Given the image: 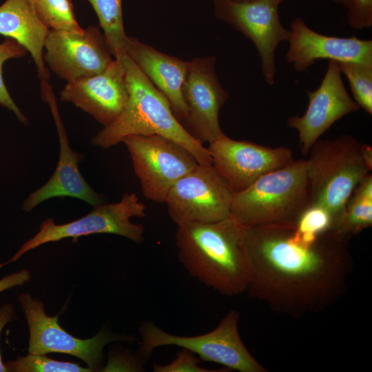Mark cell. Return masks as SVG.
<instances>
[{
    "mask_svg": "<svg viewBox=\"0 0 372 372\" xmlns=\"http://www.w3.org/2000/svg\"><path fill=\"white\" fill-rule=\"evenodd\" d=\"M233 194L212 163H198L173 185L165 203L176 225L212 223L230 217Z\"/></svg>",
    "mask_w": 372,
    "mask_h": 372,
    "instance_id": "30bf717a",
    "label": "cell"
},
{
    "mask_svg": "<svg viewBox=\"0 0 372 372\" xmlns=\"http://www.w3.org/2000/svg\"><path fill=\"white\" fill-rule=\"evenodd\" d=\"M279 3H282L284 0H276ZM333 2H334L335 3H337V4H340V5H342L345 7H347L348 3H349V0H330Z\"/></svg>",
    "mask_w": 372,
    "mask_h": 372,
    "instance_id": "836d02e7",
    "label": "cell"
},
{
    "mask_svg": "<svg viewBox=\"0 0 372 372\" xmlns=\"http://www.w3.org/2000/svg\"><path fill=\"white\" fill-rule=\"evenodd\" d=\"M44 48V62L67 82L101 73L114 59L104 34L96 26H89L81 32L50 30Z\"/></svg>",
    "mask_w": 372,
    "mask_h": 372,
    "instance_id": "7c38bea8",
    "label": "cell"
},
{
    "mask_svg": "<svg viewBox=\"0 0 372 372\" xmlns=\"http://www.w3.org/2000/svg\"><path fill=\"white\" fill-rule=\"evenodd\" d=\"M333 216L326 209L318 205H309L297 222V230L304 235L316 236L329 231Z\"/></svg>",
    "mask_w": 372,
    "mask_h": 372,
    "instance_id": "4316f807",
    "label": "cell"
},
{
    "mask_svg": "<svg viewBox=\"0 0 372 372\" xmlns=\"http://www.w3.org/2000/svg\"><path fill=\"white\" fill-rule=\"evenodd\" d=\"M361 144L349 134L318 139L306 159L309 205L326 209L333 220L355 187L371 172L362 157Z\"/></svg>",
    "mask_w": 372,
    "mask_h": 372,
    "instance_id": "5b68a950",
    "label": "cell"
},
{
    "mask_svg": "<svg viewBox=\"0 0 372 372\" xmlns=\"http://www.w3.org/2000/svg\"><path fill=\"white\" fill-rule=\"evenodd\" d=\"M207 148L212 165L234 193L245 189L262 176L294 160L293 151L287 147H267L234 140L225 134Z\"/></svg>",
    "mask_w": 372,
    "mask_h": 372,
    "instance_id": "5bb4252c",
    "label": "cell"
},
{
    "mask_svg": "<svg viewBox=\"0 0 372 372\" xmlns=\"http://www.w3.org/2000/svg\"><path fill=\"white\" fill-rule=\"evenodd\" d=\"M234 1H239V2H249V1H254L256 0H234Z\"/></svg>",
    "mask_w": 372,
    "mask_h": 372,
    "instance_id": "e575fe53",
    "label": "cell"
},
{
    "mask_svg": "<svg viewBox=\"0 0 372 372\" xmlns=\"http://www.w3.org/2000/svg\"><path fill=\"white\" fill-rule=\"evenodd\" d=\"M27 52L24 47L11 38H6L0 43V105L14 113L23 124H26L28 120L8 92L3 78V65L6 61L23 57Z\"/></svg>",
    "mask_w": 372,
    "mask_h": 372,
    "instance_id": "484cf974",
    "label": "cell"
},
{
    "mask_svg": "<svg viewBox=\"0 0 372 372\" xmlns=\"http://www.w3.org/2000/svg\"><path fill=\"white\" fill-rule=\"evenodd\" d=\"M251 278L245 292L293 317L331 306L347 291L353 268L349 241L330 230L316 236L296 223L247 227Z\"/></svg>",
    "mask_w": 372,
    "mask_h": 372,
    "instance_id": "6da1fadb",
    "label": "cell"
},
{
    "mask_svg": "<svg viewBox=\"0 0 372 372\" xmlns=\"http://www.w3.org/2000/svg\"><path fill=\"white\" fill-rule=\"evenodd\" d=\"M98 17L109 49L114 58L125 54L127 36L122 12V0H87Z\"/></svg>",
    "mask_w": 372,
    "mask_h": 372,
    "instance_id": "7402d4cb",
    "label": "cell"
},
{
    "mask_svg": "<svg viewBox=\"0 0 372 372\" xmlns=\"http://www.w3.org/2000/svg\"><path fill=\"white\" fill-rule=\"evenodd\" d=\"M347 78L354 101L360 108L372 114V65L338 62Z\"/></svg>",
    "mask_w": 372,
    "mask_h": 372,
    "instance_id": "cb8c5ba5",
    "label": "cell"
},
{
    "mask_svg": "<svg viewBox=\"0 0 372 372\" xmlns=\"http://www.w3.org/2000/svg\"><path fill=\"white\" fill-rule=\"evenodd\" d=\"M341 74L338 61L329 60L320 86L313 91L307 90L309 103L305 112L287 121V125L298 132L303 156L308 155L313 145L335 122L360 109L347 92Z\"/></svg>",
    "mask_w": 372,
    "mask_h": 372,
    "instance_id": "9a60e30c",
    "label": "cell"
},
{
    "mask_svg": "<svg viewBox=\"0 0 372 372\" xmlns=\"http://www.w3.org/2000/svg\"><path fill=\"white\" fill-rule=\"evenodd\" d=\"M8 371L11 372H90L88 366H81L77 363L58 361L45 354L28 353L4 363Z\"/></svg>",
    "mask_w": 372,
    "mask_h": 372,
    "instance_id": "d4e9b609",
    "label": "cell"
},
{
    "mask_svg": "<svg viewBox=\"0 0 372 372\" xmlns=\"http://www.w3.org/2000/svg\"><path fill=\"white\" fill-rule=\"evenodd\" d=\"M346 8L350 27L362 30L372 25V0H349Z\"/></svg>",
    "mask_w": 372,
    "mask_h": 372,
    "instance_id": "f1b7e54d",
    "label": "cell"
},
{
    "mask_svg": "<svg viewBox=\"0 0 372 372\" xmlns=\"http://www.w3.org/2000/svg\"><path fill=\"white\" fill-rule=\"evenodd\" d=\"M128 99L126 72L121 58L96 75L68 82L61 101L72 103L106 126L123 112Z\"/></svg>",
    "mask_w": 372,
    "mask_h": 372,
    "instance_id": "2e32d148",
    "label": "cell"
},
{
    "mask_svg": "<svg viewBox=\"0 0 372 372\" xmlns=\"http://www.w3.org/2000/svg\"><path fill=\"white\" fill-rule=\"evenodd\" d=\"M122 142L128 149L144 196L155 203H165L173 185L198 164L187 149L160 135H131Z\"/></svg>",
    "mask_w": 372,
    "mask_h": 372,
    "instance_id": "ba28073f",
    "label": "cell"
},
{
    "mask_svg": "<svg viewBox=\"0 0 372 372\" xmlns=\"http://www.w3.org/2000/svg\"><path fill=\"white\" fill-rule=\"evenodd\" d=\"M17 319L13 306L10 303H6L0 306V337L3 329L10 322ZM0 372H8L4 363L2 362L0 353Z\"/></svg>",
    "mask_w": 372,
    "mask_h": 372,
    "instance_id": "1f68e13d",
    "label": "cell"
},
{
    "mask_svg": "<svg viewBox=\"0 0 372 372\" xmlns=\"http://www.w3.org/2000/svg\"><path fill=\"white\" fill-rule=\"evenodd\" d=\"M247 227L231 217L177 225L178 257L194 278L222 295L245 292L251 278Z\"/></svg>",
    "mask_w": 372,
    "mask_h": 372,
    "instance_id": "7a4b0ae2",
    "label": "cell"
},
{
    "mask_svg": "<svg viewBox=\"0 0 372 372\" xmlns=\"http://www.w3.org/2000/svg\"><path fill=\"white\" fill-rule=\"evenodd\" d=\"M49 30L38 17L31 0H6L0 6V34L15 40L30 53L39 76L45 81L50 73L43 49Z\"/></svg>",
    "mask_w": 372,
    "mask_h": 372,
    "instance_id": "ffe728a7",
    "label": "cell"
},
{
    "mask_svg": "<svg viewBox=\"0 0 372 372\" xmlns=\"http://www.w3.org/2000/svg\"><path fill=\"white\" fill-rule=\"evenodd\" d=\"M216 57L194 59L183 85L182 93L187 108L183 127L201 143H212L224 133L219 112L229 98L220 85L215 70Z\"/></svg>",
    "mask_w": 372,
    "mask_h": 372,
    "instance_id": "4fadbf2b",
    "label": "cell"
},
{
    "mask_svg": "<svg viewBox=\"0 0 372 372\" xmlns=\"http://www.w3.org/2000/svg\"><path fill=\"white\" fill-rule=\"evenodd\" d=\"M44 96L49 103L57 128L59 156L56 167L50 179L32 192L23 201L22 209L32 211L39 204L53 198L71 197L83 200L94 207L103 203V197L95 192L83 177L79 163L83 157L70 146L69 141L51 90L43 87Z\"/></svg>",
    "mask_w": 372,
    "mask_h": 372,
    "instance_id": "ac0fdd59",
    "label": "cell"
},
{
    "mask_svg": "<svg viewBox=\"0 0 372 372\" xmlns=\"http://www.w3.org/2000/svg\"><path fill=\"white\" fill-rule=\"evenodd\" d=\"M200 360L191 351L181 348L173 361L165 364H153L154 372H221L229 370H210L199 365Z\"/></svg>",
    "mask_w": 372,
    "mask_h": 372,
    "instance_id": "83f0119b",
    "label": "cell"
},
{
    "mask_svg": "<svg viewBox=\"0 0 372 372\" xmlns=\"http://www.w3.org/2000/svg\"><path fill=\"white\" fill-rule=\"evenodd\" d=\"M286 61L304 72L321 59L372 65V41L318 33L300 17L291 21Z\"/></svg>",
    "mask_w": 372,
    "mask_h": 372,
    "instance_id": "e0dca14e",
    "label": "cell"
},
{
    "mask_svg": "<svg viewBox=\"0 0 372 372\" xmlns=\"http://www.w3.org/2000/svg\"><path fill=\"white\" fill-rule=\"evenodd\" d=\"M240 314L229 311L212 331L198 335H177L167 333L152 321H143L139 327L141 340L138 354L147 361L154 350L163 346L188 349L200 359L217 363L240 372H267L244 344L238 330Z\"/></svg>",
    "mask_w": 372,
    "mask_h": 372,
    "instance_id": "8992f818",
    "label": "cell"
},
{
    "mask_svg": "<svg viewBox=\"0 0 372 372\" xmlns=\"http://www.w3.org/2000/svg\"><path fill=\"white\" fill-rule=\"evenodd\" d=\"M309 206L307 160H293L234 193L230 217L245 227L296 223Z\"/></svg>",
    "mask_w": 372,
    "mask_h": 372,
    "instance_id": "277c9868",
    "label": "cell"
},
{
    "mask_svg": "<svg viewBox=\"0 0 372 372\" xmlns=\"http://www.w3.org/2000/svg\"><path fill=\"white\" fill-rule=\"evenodd\" d=\"M30 273L26 269L6 276L0 280V293L17 286H21L30 282Z\"/></svg>",
    "mask_w": 372,
    "mask_h": 372,
    "instance_id": "4dcf8cb0",
    "label": "cell"
},
{
    "mask_svg": "<svg viewBox=\"0 0 372 372\" xmlns=\"http://www.w3.org/2000/svg\"><path fill=\"white\" fill-rule=\"evenodd\" d=\"M93 207L83 217L68 223L57 225L52 218L45 219L32 238L24 242L10 259L0 263V269L16 262L26 252L43 244L67 238L76 241L83 236L112 234L127 238L137 244L144 241L145 227L130 220L132 217L146 216V207L136 194L125 192L118 202L101 203Z\"/></svg>",
    "mask_w": 372,
    "mask_h": 372,
    "instance_id": "52a82bcc",
    "label": "cell"
},
{
    "mask_svg": "<svg viewBox=\"0 0 372 372\" xmlns=\"http://www.w3.org/2000/svg\"><path fill=\"white\" fill-rule=\"evenodd\" d=\"M361 153L362 157L368 165V167L372 170V147L369 145L361 144Z\"/></svg>",
    "mask_w": 372,
    "mask_h": 372,
    "instance_id": "d6a6232c",
    "label": "cell"
},
{
    "mask_svg": "<svg viewBox=\"0 0 372 372\" xmlns=\"http://www.w3.org/2000/svg\"><path fill=\"white\" fill-rule=\"evenodd\" d=\"M41 21L49 29L81 32L71 0H31Z\"/></svg>",
    "mask_w": 372,
    "mask_h": 372,
    "instance_id": "603a6c76",
    "label": "cell"
},
{
    "mask_svg": "<svg viewBox=\"0 0 372 372\" xmlns=\"http://www.w3.org/2000/svg\"><path fill=\"white\" fill-rule=\"evenodd\" d=\"M30 332L28 353L47 354L61 353L77 357L84 361L93 371H102L103 351L106 344L114 341L133 342V335L116 334L105 329L88 339L77 338L59 324V314L48 316L43 302L28 293L19 296Z\"/></svg>",
    "mask_w": 372,
    "mask_h": 372,
    "instance_id": "9c48e42d",
    "label": "cell"
},
{
    "mask_svg": "<svg viewBox=\"0 0 372 372\" xmlns=\"http://www.w3.org/2000/svg\"><path fill=\"white\" fill-rule=\"evenodd\" d=\"M372 225V174L355 187L343 209L333 220L330 231L349 241Z\"/></svg>",
    "mask_w": 372,
    "mask_h": 372,
    "instance_id": "44dd1931",
    "label": "cell"
},
{
    "mask_svg": "<svg viewBox=\"0 0 372 372\" xmlns=\"http://www.w3.org/2000/svg\"><path fill=\"white\" fill-rule=\"evenodd\" d=\"M121 59L126 72L128 99L121 114L91 138L108 149L131 135L157 134L187 149L199 164H211L207 147L193 137L176 118L167 99L125 54Z\"/></svg>",
    "mask_w": 372,
    "mask_h": 372,
    "instance_id": "3957f363",
    "label": "cell"
},
{
    "mask_svg": "<svg viewBox=\"0 0 372 372\" xmlns=\"http://www.w3.org/2000/svg\"><path fill=\"white\" fill-rule=\"evenodd\" d=\"M218 19L240 32L255 45L261 61L263 77L270 85L275 83V52L278 45L289 39L290 30L281 23L276 0L239 2L213 0Z\"/></svg>",
    "mask_w": 372,
    "mask_h": 372,
    "instance_id": "8fae6325",
    "label": "cell"
},
{
    "mask_svg": "<svg viewBox=\"0 0 372 372\" xmlns=\"http://www.w3.org/2000/svg\"><path fill=\"white\" fill-rule=\"evenodd\" d=\"M125 54L165 96L176 118L183 123L187 116V108L182 89L189 62L164 54L136 38L130 37Z\"/></svg>",
    "mask_w": 372,
    "mask_h": 372,
    "instance_id": "d6986e66",
    "label": "cell"
},
{
    "mask_svg": "<svg viewBox=\"0 0 372 372\" xmlns=\"http://www.w3.org/2000/svg\"><path fill=\"white\" fill-rule=\"evenodd\" d=\"M145 362L138 354L117 352L112 354L102 371H144Z\"/></svg>",
    "mask_w": 372,
    "mask_h": 372,
    "instance_id": "f546056e",
    "label": "cell"
}]
</instances>
